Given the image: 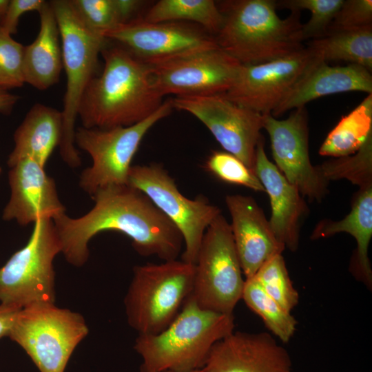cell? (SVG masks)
Wrapping results in <instances>:
<instances>
[{"label":"cell","mask_w":372,"mask_h":372,"mask_svg":"<svg viewBox=\"0 0 372 372\" xmlns=\"http://www.w3.org/2000/svg\"><path fill=\"white\" fill-rule=\"evenodd\" d=\"M91 197L95 204L84 216L74 218L63 213L52 219L68 263L83 266L89 258V241L104 231L126 235L143 256L176 260L183 236L144 193L128 185H114L98 189Z\"/></svg>","instance_id":"cell-1"},{"label":"cell","mask_w":372,"mask_h":372,"mask_svg":"<svg viewBox=\"0 0 372 372\" xmlns=\"http://www.w3.org/2000/svg\"><path fill=\"white\" fill-rule=\"evenodd\" d=\"M101 54L103 70L90 81L79 106L83 127L130 126L161 106L163 96L154 86L149 65L117 43L107 42Z\"/></svg>","instance_id":"cell-2"},{"label":"cell","mask_w":372,"mask_h":372,"mask_svg":"<svg viewBox=\"0 0 372 372\" xmlns=\"http://www.w3.org/2000/svg\"><path fill=\"white\" fill-rule=\"evenodd\" d=\"M223 25L214 37L220 48L241 65L266 63L304 49L300 12L281 19L274 0L217 3Z\"/></svg>","instance_id":"cell-3"},{"label":"cell","mask_w":372,"mask_h":372,"mask_svg":"<svg viewBox=\"0 0 372 372\" xmlns=\"http://www.w3.org/2000/svg\"><path fill=\"white\" fill-rule=\"evenodd\" d=\"M233 314L201 309L190 295L169 326L155 335H138L134 346L141 372L190 371L204 365L214 344L234 331Z\"/></svg>","instance_id":"cell-4"},{"label":"cell","mask_w":372,"mask_h":372,"mask_svg":"<svg viewBox=\"0 0 372 372\" xmlns=\"http://www.w3.org/2000/svg\"><path fill=\"white\" fill-rule=\"evenodd\" d=\"M59 25L66 74V90L62 113V135L59 144L62 159L71 167L81 164L74 146L75 122L81 99L95 76L99 54L107 39L86 27L70 0L50 1Z\"/></svg>","instance_id":"cell-5"},{"label":"cell","mask_w":372,"mask_h":372,"mask_svg":"<svg viewBox=\"0 0 372 372\" xmlns=\"http://www.w3.org/2000/svg\"><path fill=\"white\" fill-rule=\"evenodd\" d=\"M124 299L129 325L155 335L174 320L192 294L195 265L183 260L136 266Z\"/></svg>","instance_id":"cell-6"},{"label":"cell","mask_w":372,"mask_h":372,"mask_svg":"<svg viewBox=\"0 0 372 372\" xmlns=\"http://www.w3.org/2000/svg\"><path fill=\"white\" fill-rule=\"evenodd\" d=\"M88 331L81 314L54 303H37L20 309L8 337L27 353L40 372H64Z\"/></svg>","instance_id":"cell-7"},{"label":"cell","mask_w":372,"mask_h":372,"mask_svg":"<svg viewBox=\"0 0 372 372\" xmlns=\"http://www.w3.org/2000/svg\"><path fill=\"white\" fill-rule=\"evenodd\" d=\"M61 244L51 218L34 223L27 244L0 267V303L23 309L54 303L53 261Z\"/></svg>","instance_id":"cell-8"},{"label":"cell","mask_w":372,"mask_h":372,"mask_svg":"<svg viewBox=\"0 0 372 372\" xmlns=\"http://www.w3.org/2000/svg\"><path fill=\"white\" fill-rule=\"evenodd\" d=\"M172 108L170 99L134 125L108 129L81 127L75 130L74 143L92 159V165L81 174L80 187L92 196L101 188L127 185L131 163L143 137Z\"/></svg>","instance_id":"cell-9"},{"label":"cell","mask_w":372,"mask_h":372,"mask_svg":"<svg viewBox=\"0 0 372 372\" xmlns=\"http://www.w3.org/2000/svg\"><path fill=\"white\" fill-rule=\"evenodd\" d=\"M244 285L230 225L220 214L204 234L191 296L203 309L233 314Z\"/></svg>","instance_id":"cell-10"},{"label":"cell","mask_w":372,"mask_h":372,"mask_svg":"<svg viewBox=\"0 0 372 372\" xmlns=\"http://www.w3.org/2000/svg\"><path fill=\"white\" fill-rule=\"evenodd\" d=\"M127 185L144 193L176 227L185 244L182 260L195 265L204 234L221 214L220 208L203 196L185 197L158 163L132 166Z\"/></svg>","instance_id":"cell-11"},{"label":"cell","mask_w":372,"mask_h":372,"mask_svg":"<svg viewBox=\"0 0 372 372\" xmlns=\"http://www.w3.org/2000/svg\"><path fill=\"white\" fill-rule=\"evenodd\" d=\"M173 108L203 123L225 150L254 170L264 115L240 105L223 94L175 96Z\"/></svg>","instance_id":"cell-12"},{"label":"cell","mask_w":372,"mask_h":372,"mask_svg":"<svg viewBox=\"0 0 372 372\" xmlns=\"http://www.w3.org/2000/svg\"><path fill=\"white\" fill-rule=\"evenodd\" d=\"M149 65L154 86L164 97L225 94L241 64L217 45Z\"/></svg>","instance_id":"cell-13"},{"label":"cell","mask_w":372,"mask_h":372,"mask_svg":"<svg viewBox=\"0 0 372 372\" xmlns=\"http://www.w3.org/2000/svg\"><path fill=\"white\" fill-rule=\"evenodd\" d=\"M317 59L306 46L271 61L241 65L233 85L223 94L256 112L271 114Z\"/></svg>","instance_id":"cell-14"},{"label":"cell","mask_w":372,"mask_h":372,"mask_svg":"<svg viewBox=\"0 0 372 372\" xmlns=\"http://www.w3.org/2000/svg\"><path fill=\"white\" fill-rule=\"evenodd\" d=\"M309 118L305 106L293 110L287 118L264 115L275 165L300 194L320 203L327 194V182L317 166L311 164L309 152Z\"/></svg>","instance_id":"cell-15"},{"label":"cell","mask_w":372,"mask_h":372,"mask_svg":"<svg viewBox=\"0 0 372 372\" xmlns=\"http://www.w3.org/2000/svg\"><path fill=\"white\" fill-rule=\"evenodd\" d=\"M104 37L148 65L218 45L214 36L202 27L178 21L150 23L132 19Z\"/></svg>","instance_id":"cell-16"},{"label":"cell","mask_w":372,"mask_h":372,"mask_svg":"<svg viewBox=\"0 0 372 372\" xmlns=\"http://www.w3.org/2000/svg\"><path fill=\"white\" fill-rule=\"evenodd\" d=\"M200 372H292V364L269 333L233 331L214 344Z\"/></svg>","instance_id":"cell-17"},{"label":"cell","mask_w":372,"mask_h":372,"mask_svg":"<svg viewBox=\"0 0 372 372\" xmlns=\"http://www.w3.org/2000/svg\"><path fill=\"white\" fill-rule=\"evenodd\" d=\"M8 179L11 195L3 211V220H15L19 225L26 226L65 213L54 179L35 161H19L10 167Z\"/></svg>","instance_id":"cell-18"},{"label":"cell","mask_w":372,"mask_h":372,"mask_svg":"<svg viewBox=\"0 0 372 372\" xmlns=\"http://www.w3.org/2000/svg\"><path fill=\"white\" fill-rule=\"evenodd\" d=\"M225 203L231 218L229 225L242 273L246 279L249 278L285 247L276 239L269 220L254 198L228 195Z\"/></svg>","instance_id":"cell-19"},{"label":"cell","mask_w":372,"mask_h":372,"mask_svg":"<svg viewBox=\"0 0 372 372\" xmlns=\"http://www.w3.org/2000/svg\"><path fill=\"white\" fill-rule=\"evenodd\" d=\"M254 171L269 197L271 214L269 223L274 236L285 248L296 251L308 207L298 189L269 160L262 136L256 147Z\"/></svg>","instance_id":"cell-20"},{"label":"cell","mask_w":372,"mask_h":372,"mask_svg":"<svg viewBox=\"0 0 372 372\" xmlns=\"http://www.w3.org/2000/svg\"><path fill=\"white\" fill-rule=\"evenodd\" d=\"M355 91L372 94L371 72L355 64L331 66L318 59L271 114L276 118L318 98Z\"/></svg>","instance_id":"cell-21"},{"label":"cell","mask_w":372,"mask_h":372,"mask_svg":"<svg viewBox=\"0 0 372 372\" xmlns=\"http://www.w3.org/2000/svg\"><path fill=\"white\" fill-rule=\"evenodd\" d=\"M345 232L355 240L357 247L350 264L353 276L369 289L372 286V269L369 247L372 237V185L359 188L350 212L342 220L324 219L314 227L311 238L317 240Z\"/></svg>","instance_id":"cell-22"},{"label":"cell","mask_w":372,"mask_h":372,"mask_svg":"<svg viewBox=\"0 0 372 372\" xmlns=\"http://www.w3.org/2000/svg\"><path fill=\"white\" fill-rule=\"evenodd\" d=\"M38 12L39 32L31 44L24 46L23 74L25 83L44 90L59 81L63 54L60 31L50 3L45 1Z\"/></svg>","instance_id":"cell-23"},{"label":"cell","mask_w":372,"mask_h":372,"mask_svg":"<svg viewBox=\"0 0 372 372\" xmlns=\"http://www.w3.org/2000/svg\"><path fill=\"white\" fill-rule=\"evenodd\" d=\"M61 135V112L36 103L14 132V147L8 165L11 167L21 159L31 158L44 167L54 148L59 146Z\"/></svg>","instance_id":"cell-24"},{"label":"cell","mask_w":372,"mask_h":372,"mask_svg":"<svg viewBox=\"0 0 372 372\" xmlns=\"http://www.w3.org/2000/svg\"><path fill=\"white\" fill-rule=\"evenodd\" d=\"M306 46L320 61H344L372 71V25L329 32Z\"/></svg>","instance_id":"cell-25"},{"label":"cell","mask_w":372,"mask_h":372,"mask_svg":"<svg viewBox=\"0 0 372 372\" xmlns=\"http://www.w3.org/2000/svg\"><path fill=\"white\" fill-rule=\"evenodd\" d=\"M372 134V94H367L330 131L319 149V154L333 158L355 154Z\"/></svg>","instance_id":"cell-26"},{"label":"cell","mask_w":372,"mask_h":372,"mask_svg":"<svg viewBox=\"0 0 372 372\" xmlns=\"http://www.w3.org/2000/svg\"><path fill=\"white\" fill-rule=\"evenodd\" d=\"M143 19L150 23L189 21L214 37L223 25V15L213 0H160Z\"/></svg>","instance_id":"cell-27"},{"label":"cell","mask_w":372,"mask_h":372,"mask_svg":"<svg viewBox=\"0 0 372 372\" xmlns=\"http://www.w3.org/2000/svg\"><path fill=\"white\" fill-rule=\"evenodd\" d=\"M242 299L280 340L287 343L291 340L296 330V320L271 298L254 278L245 279Z\"/></svg>","instance_id":"cell-28"},{"label":"cell","mask_w":372,"mask_h":372,"mask_svg":"<svg viewBox=\"0 0 372 372\" xmlns=\"http://www.w3.org/2000/svg\"><path fill=\"white\" fill-rule=\"evenodd\" d=\"M317 167L327 182L347 179L359 188L372 185V134L355 154L333 158Z\"/></svg>","instance_id":"cell-29"},{"label":"cell","mask_w":372,"mask_h":372,"mask_svg":"<svg viewBox=\"0 0 372 372\" xmlns=\"http://www.w3.org/2000/svg\"><path fill=\"white\" fill-rule=\"evenodd\" d=\"M252 278L287 311L291 313L298 304L299 295L290 279L282 254L267 260Z\"/></svg>","instance_id":"cell-30"},{"label":"cell","mask_w":372,"mask_h":372,"mask_svg":"<svg viewBox=\"0 0 372 372\" xmlns=\"http://www.w3.org/2000/svg\"><path fill=\"white\" fill-rule=\"evenodd\" d=\"M344 0H281L276 1L277 8L292 11L308 10L310 19L302 23L304 41L323 37L335 18Z\"/></svg>","instance_id":"cell-31"},{"label":"cell","mask_w":372,"mask_h":372,"mask_svg":"<svg viewBox=\"0 0 372 372\" xmlns=\"http://www.w3.org/2000/svg\"><path fill=\"white\" fill-rule=\"evenodd\" d=\"M205 166L209 172L223 181L244 186L256 192H265L254 171L229 152L214 151Z\"/></svg>","instance_id":"cell-32"},{"label":"cell","mask_w":372,"mask_h":372,"mask_svg":"<svg viewBox=\"0 0 372 372\" xmlns=\"http://www.w3.org/2000/svg\"><path fill=\"white\" fill-rule=\"evenodd\" d=\"M77 15L91 30L104 34L121 25L113 0H70Z\"/></svg>","instance_id":"cell-33"},{"label":"cell","mask_w":372,"mask_h":372,"mask_svg":"<svg viewBox=\"0 0 372 372\" xmlns=\"http://www.w3.org/2000/svg\"><path fill=\"white\" fill-rule=\"evenodd\" d=\"M24 46L0 27V85L10 89L22 86Z\"/></svg>","instance_id":"cell-34"},{"label":"cell","mask_w":372,"mask_h":372,"mask_svg":"<svg viewBox=\"0 0 372 372\" xmlns=\"http://www.w3.org/2000/svg\"><path fill=\"white\" fill-rule=\"evenodd\" d=\"M369 25H372V1L344 0L327 33Z\"/></svg>","instance_id":"cell-35"},{"label":"cell","mask_w":372,"mask_h":372,"mask_svg":"<svg viewBox=\"0 0 372 372\" xmlns=\"http://www.w3.org/2000/svg\"><path fill=\"white\" fill-rule=\"evenodd\" d=\"M43 0H11L6 15L0 24L10 34L17 32L19 21L22 14L30 11H39L43 6Z\"/></svg>","instance_id":"cell-36"},{"label":"cell","mask_w":372,"mask_h":372,"mask_svg":"<svg viewBox=\"0 0 372 372\" xmlns=\"http://www.w3.org/2000/svg\"><path fill=\"white\" fill-rule=\"evenodd\" d=\"M121 25L131 21V17L145 3L138 0H113Z\"/></svg>","instance_id":"cell-37"},{"label":"cell","mask_w":372,"mask_h":372,"mask_svg":"<svg viewBox=\"0 0 372 372\" xmlns=\"http://www.w3.org/2000/svg\"><path fill=\"white\" fill-rule=\"evenodd\" d=\"M21 309L0 303V338L8 336L18 312Z\"/></svg>","instance_id":"cell-38"},{"label":"cell","mask_w":372,"mask_h":372,"mask_svg":"<svg viewBox=\"0 0 372 372\" xmlns=\"http://www.w3.org/2000/svg\"><path fill=\"white\" fill-rule=\"evenodd\" d=\"M19 99V96L10 93L8 89L0 85V112L10 113Z\"/></svg>","instance_id":"cell-39"},{"label":"cell","mask_w":372,"mask_h":372,"mask_svg":"<svg viewBox=\"0 0 372 372\" xmlns=\"http://www.w3.org/2000/svg\"><path fill=\"white\" fill-rule=\"evenodd\" d=\"M9 3L8 0H0V24L6 15Z\"/></svg>","instance_id":"cell-40"},{"label":"cell","mask_w":372,"mask_h":372,"mask_svg":"<svg viewBox=\"0 0 372 372\" xmlns=\"http://www.w3.org/2000/svg\"><path fill=\"white\" fill-rule=\"evenodd\" d=\"M200 369H197V370L190 371H161V372H200Z\"/></svg>","instance_id":"cell-41"},{"label":"cell","mask_w":372,"mask_h":372,"mask_svg":"<svg viewBox=\"0 0 372 372\" xmlns=\"http://www.w3.org/2000/svg\"><path fill=\"white\" fill-rule=\"evenodd\" d=\"M0 172H1V168H0Z\"/></svg>","instance_id":"cell-42"}]
</instances>
